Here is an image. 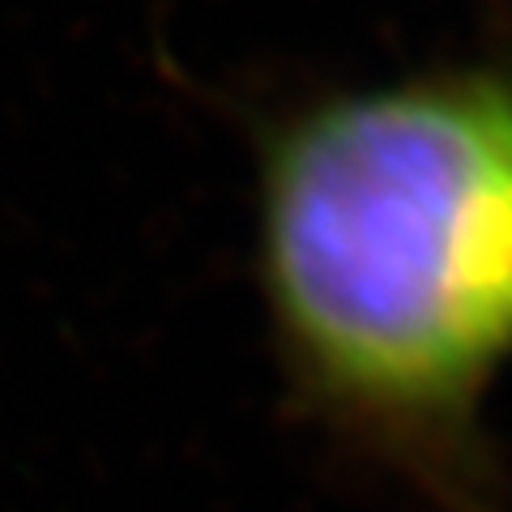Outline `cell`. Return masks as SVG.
Wrapping results in <instances>:
<instances>
[{
	"mask_svg": "<svg viewBox=\"0 0 512 512\" xmlns=\"http://www.w3.org/2000/svg\"><path fill=\"white\" fill-rule=\"evenodd\" d=\"M265 278L329 402L457 423L512 363V86L440 77L303 116L265 175Z\"/></svg>",
	"mask_w": 512,
	"mask_h": 512,
	"instance_id": "obj_1",
	"label": "cell"
}]
</instances>
